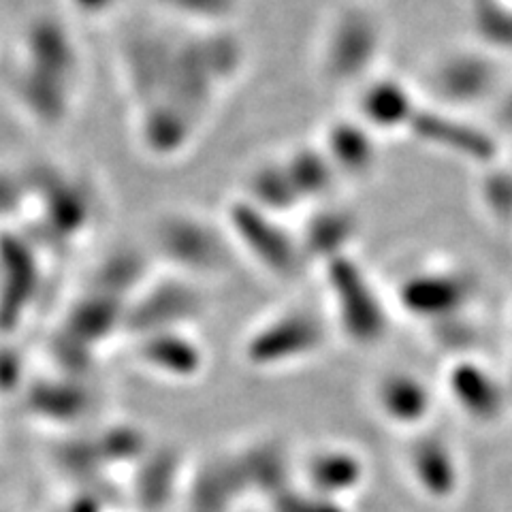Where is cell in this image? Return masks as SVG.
I'll list each match as a JSON object with an SVG mask.
<instances>
[{
    "instance_id": "603a6c76",
    "label": "cell",
    "mask_w": 512,
    "mask_h": 512,
    "mask_svg": "<svg viewBox=\"0 0 512 512\" xmlns=\"http://www.w3.org/2000/svg\"><path fill=\"white\" fill-rule=\"evenodd\" d=\"M246 495L235 461L227 459L203 468L188 487V512H229Z\"/></svg>"
},
{
    "instance_id": "f1b7e54d",
    "label": "cell",
    "mask_w": 512,
    "mask_h": 512,
    "mask_svg": "<svg viewBox=\"0 0 512 512\" xmlns=\"http://www.w3.org/2000/svg\"><path fill=\"white\" fill-rule=\"evenodd\" d=\"M274 512H348L340 500L325 498L306 487H288L271 500Z\"/></svg>"
},
{
    "instance_id": "2e32d148",
    "label": "cell",
    "mask_w": 512,
    "mask_h": 512,
    "mask_svg": "<svg viewBox=\"0 0 512 512\" xmlns=\"http://www.w3.org/2000/svg\"><path fill=\"white\" fill-rule=\"evenodd\" d=\"M406 466L414 485L427 498L446 502L459 491L461 466L444 438L436 434H416L408 444Z\"/></svg>"
},
{
    "instance_id": "4dcf8cb0",
    "label": "cell",
    "mask_w": 512,
    "mask_h": 512,
    "mask_svg": "<svg viewBox=\"0 0 512 512\" xmlns=\"http://www.w3.org/2000/svg\"><path fill=\"white\" fill-rule=\"evenodd\" d=\"M495 122L506 133H512V90H508L502 99L495 103Z\"/></svg>"
},
{
    "instance_id": "52a82bcc",
    "label": "cell",
    "mask_w": 512,
    "mask_h": 512,
    "mask_svg": "<svg viewBox=\"0 0 512 512\" xmlns=\"http://www.w3.org/2000/svg\"><path fill=\"white\" fill-rule=\"evenodd\" d=\"M500 69L495 54L485 47H451L427 62L419 79L425 101L466 114L468 109L495 96Z\"/></svg>"
},
{
    "instance_id": "f546056e",
    "label": "cell",
    "mask_w": 512,
    "mask_h": 512,
    "mask_svg": "<svg viewBox=\"0 0 512 512\" xmlns=\"http://www.w3.org/2000/svg\"><path fill=\"white\" fill-rule=\"evenodd\" d=\"M67 5L86 20H105L120 9L122 0H67Z\"/></svg>"
},
{
    "instance_id": "1f68e13d",
    "label": "cell",
    "mask_w": 512,
    "mask_h": 512,
    "mask_svg": "<svg viewBox=\"0 0 512 512\" xmlns=\"http://www.w3.org/2000/svg\"><path fill=\"white\" fill-rule=\"evenodd\" d=\"M510 395H512V374H510Z\"/></svg>"
},
{
    "instance_id": "9a60e30c",
    "label": "cell",
    "mask_w": 512,
    "mask_h": 512,
    "mask_svg": "<svg viewBox=\"0 0 512 512\" xmlns=\"http://www.w3.org/2000/svg\"><path fill=\"white\" fill-rule=\"evenodd\" d=\"M135 357L156 376L184 382L203 374L207 363L205 348L186 329H163L139 335Z\"/></svg>"
},
{
    "instance_id": "ac0fdd59",
    "label": "cell",
    "mask_w": 512,
    "mask_h": 512,
    "mask_svg": "<svg viewBox=\"0 0 512 512\" xmlns=\"http://www.w3.org/2000/svg\"><path fill=\"white\" fill-rule=\"evenodd\" d=\"M446 387L459 410L476 423H493L504 414L506 391L502 384L472 359H459L451 365Z\"/></svg>"
},
{
    "instance_id": "5bb4252c",
    "label": "cell",
    "mask_w": 512,
    "mask_h": 512,
    "mask_svg": "<svg viewBox=\"0 0 512 512\" xmlns=\"http://www.w3.org/2000/svg\"><path fill=\"white\" fill-rule=\"evenodd\" d=\"M295 233L308 265L323 269L331 261L352 254V244L359 237V218L335 199L308 207Z\"/></svg>"
},
{
    "instance_id": "7c38bea8",
    "label": "cell",
    "mask_w": 512,
    "mask_h": 512,
    "mask_svg": "<svg viewBox=\"0 0 512 512\" xmlns=\"http://www.w3.org/2000/svg\"><path fill=\"white\" fill-rule=\"evenodd\" d=\"M316 141L325 150L344 186L370 182L380 171L384 139L352 111L327 120Z\"/></svg>"
},
{
    "instance_id": "d6986e66",
    "label": "cell",
    "mask_w": 512,
    "mask_h": 512,
    "mask_svg": "<svg viewBox=\"0 0 512 512\" xmlns=\"http://www.w3.org/2000/svg\"><path fill=\"white\" fill-rule=\"evenodd\" d=\"M280 156L306 210L312 205L338 199L344 182L316 139L293 143L282 150Z\"/></svg>"
},
{
    "instance_id": "484cf974",
    "label": "cell",
    "mask_w": 512,
    "mask_h": 512,
    "mask_svg": "<svg viewBox=\"0 0 512 512\" xmlns=\"http://www.w3.org/2000/svg\"><path fill=\"white\" fill-rule=\"evenodd\" d=\"M470 24L480 47L512 56V0H472Z\"/></svg>"
},
{
    "instance_id": "9c48e42d",
    "label": "cell",
    "mask_w": 512,
    "mask_h": 512,
    "mask_svg": "<svg viewBox=\"0 0 512 512\" xmlns=\"http://www.w3.org/2000/svg\"><path fill=\"white\" fill-rule=\"evenodd\" d=\"M404 137L427 150L453 156L480 169L495 163L500 156L498 137L487 128L474 124L466 114L444 109L425 99L416 107Z\"/></svg>"
},
{
    "instance_id": "4316f807",
    "label": "cell",
    "mask_w": 512,
    "mask_h": 512,
    "mask_svg": "<svg viewBox=\"0 0 512 512\" xmlns=\"http://www.w3.org/2000/svg\"><path fill=\"white\" fill-rule=\"evenodd\" d=\"M478 199L485 212L500 224L512 222V167L495 163L483 167L478 180Z\"/></svg>"
},
{
    "instance_id": "83f0119b",
    "label": "cell",
    "mask_w": 512,
    "mask_h": 512,
    "mask_svg": "<svg viewBox=\"0 0 512 512\" xmlns=\"http://www.w3.org/2000/svg\"><path fill=\"white\" fill-rule=\"evenodd\" d=\"M103 463H137L150 453L148 438L135 425H116L94 442Z\"/></svg>"
},
{
    "instance_id": "6da1fadb",
    "label": "cell",
    "mask_w": 512,
    "mask_h": 512,
    "mask_svg": "<svg viewBox=\"0 0 512 512\" xmlns=\"http://www.w3.org/2000/svg\"><path fill=\"white\" fill-rule=\"evenodd\" d=\"M235 26L199 28L156 13L128 22L116 71L137 148L154 163L188 156L248 69Z\"/></svg>"
},
{
    "instance_id": "4fadbf2b",
    "label": "cell",
    "mask_w": 512,
    "mask_h": 512,
    "mask_svg": "<svg viewBox=\"0 0 512 512\" xmlns=\"http://www.w3.org/2000/svg\"><path fill=\"white\" fill-rule=\"evenodd\" d=\"M355 114L361 122L372 128L382 139L404 137L406 128L421 105V92L404 77L393 73H376L363 82L355 92Z\"/></svg>"
},
{
    "instance_id": "8992f818",
    "label": "cell",
    "mask_w": 512,
    "mask_h": 512,
    "mask_svg": "<svg viewBox=\"0 0 512 512\" xmlns=\"http://www.w3.org/2000/svg\"><path fill=\"white\" fill-rule=\"evenodd\" d=\"M335 325L359 348L378 346L389 333L391 312L370 271L355 254H346L323 267Z\"/></svg>"
},
{
    "instance_id": "3957f363",
    "label": "cell",
    "mask_w": 512,
    "mask_h": 512,
    "mask_svg": "<svg viewBox=\"0 0 512 512\" xmlns=\"http://www.w3.org/2000/svg\"><path fill=\"white\" fill-rule=\"evenodd\" d=\"M387 28L376 9L350 0L329 13L316 45V71L325 86L355 92L380 73Z\"/></svg>"
},
{
    "instance_id": "30bf717a",
    "label": "cell",
    "mask_w": 512,
    "mask_h": 512,
    "mask_svg": "<svg viewBox=\"0 0 512 512\" xmlns=\"http://www.w3.org/2000/svg\"><path fill=\"white\" fill-rule=\"evenodd\" d=\"M203 310L205 295L201 282L173 274V271L158 276L152 274L128 303L124 329L133 331L137 338L152 331L186 329Z\"/></svg>"
},
{
    "instance_id": "ba28073f",
    "label": "cell",
    "mask_w": 512,
    "mask_h": 512,
    "mask_svg": "<svg viewBox=\"0 0 512 512\" xmlns=\"http://www.w3.org/2000/svg\"><path fill=\"white\" fill-rule=\"evenodd\" d=\"M325 325L308 310H286L256 327L242 348L254 370H284L314 357L325 346Z\"/></svg>"
},
{
    "instance_id": "ffe728a7",
    "label": "cell",
    "mask_w": 512,
    "mask_h": 512,
    "mask_svg": "<svg viewBox=\"0 0 512 512\" xmlns=\"http://www.w3.org/2000/svg\"><path fill=\"white\" fill-rule=\"evenodd\" d=\"M374 402L384 421L395 427H421L434 408L427 382L406 370L382 374L374 389Z\"/></svg>"
},
{
    "instance_id": "277c9868",
    "label": "cell",
    "mask_w": 512,
    "mask_h": 512,
    "mask_svg": "<svg viewBox=\"0 0 512 512\" xmlns=\"http://www.w3.org/2000/svg\"><path fill=\"white\" fill-rule=\"evenodd\" d=\"M173 274L203 282L222 276L235 261V246L222 220L192 210H167L152 224V259Z\"/></svg>"
},
{
    "instance_id": "44dd1931",
    "label": "cell",
    "mask_w": 512,
    "mask_h": 512,
    "mask_svg": "<svg viewBox=\"0 0 512 512\" xmlns=\"http://www.w3.org/2000/svg\"><path fill=\"white\" fill-rule=\"evenodd\" d=\"M237 195L254 203L256 207H261V210L276 214L280 218H288L295 212L306 210L291 182V175H288L282 163L280 154L256 158L254 163L244 171Z\"/></svg>"
},
{
    "instance_id": "8fae6325",
    "label": "cell",
    "mask_w": 512,
    "mask_h": 512,
    "mask_svg": "<svg viewBox=\"0 0 512 512\" xmlns=\"http://www.w3.org/2000/svg\"><path fill=\"white\" fill-rule=\"evenodd\" d=\"M478 293V280L461 267H423L399 280L395 301L406 314L429 325L461 316Z\"/></svg>"
},
{
    "instance_id": "cb8c5ba5",
    "label": "cell",
    "mask_w": 512,
    "mask_h": 512,
    "mask_svg": "<svg viewBox=\"0 0 512 512\" xmlns=\"http://www.w3.org/2000/svg\"><path fill=\"white\" fill-rule=\"evenodd\" d=\"M135 500L148 510L165 508L180 478V459L171 451H150L137 463Z\"/></svg>"
},
{
    "instance_id": "5b68a950",
    "label": "cell",
    "mask_w": 512,
    "mask_h": 512,
    "mask_svg": "<svg viewBox=\"0 0 512 512\" xmlns=\"http://www.w3.org/2000/svg\"><path fill=\"white\" fill-rule=\"evenodd\" d=\"M220 220L237 256H244L267 276L293 282L310 267L286 218L261 210L237 192L224 203Z\"/></svg>"
},
{
    "instance_id": "d4e9b609",
    "label": "cell",
    "mask_w": 512,
    "mask_h": 512,
    "mask_svg": "<svg viewBox=\"0 0 512 512\" xmlns=\"http://www.w3.org/2000/svg\"><path fill=\"white\" fill-rule=\"evenodd\" d=\"M150 3L152 13L160 18L199 28L235 26L244 7V0H150Z\"/></svg>"
},
{
    "instance_id": "d6a6232c",
    "label": "cell",
    "mask_w": 512,
    "mask_h": 512,
    "mask_svg": "<svg viewBox=\"0 0 512 512\" xmlns=\"http://www.w3.org/2000/svg\"><path fill=\"white\" fill-rule=\"evenodd\" d=\"M510 167H512V160H510Z\"/></svg>"
},
{
    "instance_id": "e0dca14e",
    "label": "cell",
    "mask_w": 512,
    "mask_h": 512,
    "mask_svg": "<svg viewBox=\"0 0 512 512\" xmlns=\"http://www.w3.org/2000/svg\"><path fill=\"white\" fill-rule=\"evenodd\" d=\"M301 476L306 489L344 502L363 487L367 466L365 459L348 446H325L303 461Z\"/></svg>"
},
{
    "instance_id": "7402d4cb",
    "label": "cell",
    "mask_w": 512,
    "mask_h": 512,
    "mask_svg": "<svg viewBox=\"0 0 512 512\" xmlns=\"http://www.w3.org/2000/svg\"><path fill=\"white\" fill-rule=\"evenodd\" d=\"M246 493H259L269 502L291 487V461L276 442H259L233 457Z\"/></svg>"
},
{
    "instance_id": "7a4b0ae2",
    "label": "cell",
    "mask_w": 512,
    "mask_h": 512,
    "mask_svg": "<svg viewBox=\"0 0 512 512\" xmlns=\"http://www.w3.org/2000/svg\"><path fill=\"white\" fill-rule=\"evenodd\" d=\"M84 77V56L69 28L58 20L32 24L18 94L26 114L43 128L67 124Z\"/></svg>"
}]
</instances>
